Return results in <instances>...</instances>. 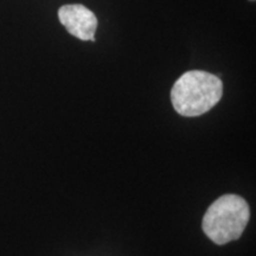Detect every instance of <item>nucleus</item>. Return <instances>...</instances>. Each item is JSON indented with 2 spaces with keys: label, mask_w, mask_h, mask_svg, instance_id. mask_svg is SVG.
Segmentation results:
<instances>
[{
  "label": "nucleus",
  "mask_w": 256,
  "mask_h": 256,
  "mask_svg": "<svg viewBox=\"0 0 256 256\" xmlns=\"http://www.w3.org/2000/svg\"><path fill=\"white\" fill-rule=\"evenodd\" d=\"M223 95L220 78L203 70L183 74L171 89V102L179 115L200 116L218 104Z\"/></svg>",
  "instance_id": "nucleus-1"
},
{
  "label": "nucleus",
  "mask_w": 256,
  "mask_h": 256,
  "mask_svg": "<svg viewBox=\"0 0 256 256\" xmlns=\"http://www.w3.org/2000/svg\"><path fill=\"white\" fill-rule=\"evenodd\" d=\"M250 218L248 203L238 194H223L208 208L202 228L211 241L218 246L241 238Z\"/></svg>",
  "instance_id": "nucleus-2"
},
{
  "label": "nucleus",
  "mask_w": 256,
  "mask_h": 256,
  "mask_svg": "<svg viewBox=\"0 0 256 256\" xmlns=\"http://www.w3.org/2000/svg\"><path fill=\"white\" fill-rule=\"evenodd\" d=\"M60 24L74 37L95 42L98 18L90 10L81 4L64 5L58 10Z\"/></svg>",
  "instance_id": "nucleus-3"
}]
</instances>
